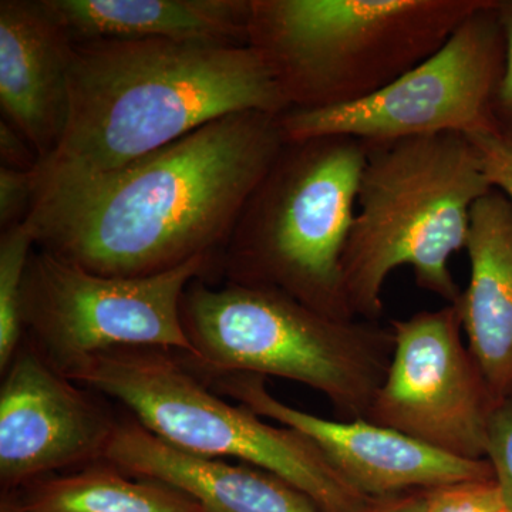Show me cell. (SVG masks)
Returning <instances> with one entry per match:
<instances>
[{
  "instance_id": "6da1fadb",
  "label": "cell",
  "mask_w": 512,
  "mask_h": 512,
  "mask_svg": "<svg viewBox=\"0 0 512 512\" xmlns=\"http://www.w3.org/2000/svg\"><path fill=\"white\" fill-rule=\"evenodd\" d=\"M285 141L278 116L211 121L114 173L33 202L36 247L104 276L144 278L221 258Z\"/></svg>"
},
{
  "instance_id": "7a4b0ae2",
  "label": "cell",
  "mask_w": 512,
  "mask_h": 512,
  "mask_svg": "<svg viewBox=\"0 0 512 512\" xmlns=\"http://www.w3.org/2000/svg\"><path fill=\"white\" fill-rule=\"evenodd\" d=\"M286 110L264 60L249 46L74 45L69 117L59 146L33 170L35 201L119 171L229 114Z\"/></svg>"
},
{
  "instance_id": "3957f363",
  "label": "cell",
  "mask_w": 512,
  "mask_h": 512,
  "mask_svg": "<svg viewBox=\"0 0 512 512\" xmlns=\"http://www.w3.org/2000/svg\"><path fill=\"white\" fill-rule=\"evenodd\" d=\"M491 190L466 134L367 144L342 259L352 315L382 320L384 284L403 265L413 269L423 291L457 305L463 291L448 259L466 249L471 210Z\"/></svg>"
},
{
  "instance_id": "277c9868",
  "label": "cell",
  "mask_w": 512,
  "mask_h": 512,
  "mask_svg": "<svg viewBox=\"0 0 512 512\" xmlns=\"http://www.w3.org/2000/svg\"><path fill=\"white\" fill-rule=\"evenodd\" d=\"M181 319L194 350L183 357L202 379L282 377L323 394L342 420L366 419L394 352L382 320L332 318L265 286L194 279Z\"/></svg>"
},
{
  "instance_id": "5b68a950",
  "label": "cell",
  "mask_w": 512,
  "mask_h": 512,
  "mask_svg": "<svg viewBox=\"0 0 512 512\" xmlns=\"http://www.w3.org/2000/svg\"><path fill=\"white\" fill-rule=\"evenodd\" d=\"M485 0H251L248 46L288 110L349 106L429 59Z\"/></svg>"
},
{
  "instance_id": "8992f818",
  "label": "cell",
  "mask_w": 512,
  "mask_h": 512,
  "mask_svg": "<svg viewBox=\"0 0 512 512\" xmlns=\"http://www.w3.org/2000/svg\"><path fill=\"white\" fill-rule=\"evenodd\" d=\"M367 144L328 136L285 143L242 210L221 258L228 282L265 286L338 319H356L342 259Z\"/></svg>"
},
{
  "instance_id": "52a82bcc",
  "label": "cell",
  "mask_w": 512,
  "mask_h": 512,
  "mask_svg": "<svg viewBox=\"0 0 512 512\" xmlns=\"http://www.w3.org/2000/svg\"><path fill=\"white\" fill-rule=\"evenodd\" d=\"M80 386L123 404L144 429L184 453L234 458L284 478L323 512H363L357 491L309 437L272 426L215 393L173 350L127 346L97 353L64 370Z\"/></svg>"
},
{
  "instance_id": "ba28073f",
  "label": "cell",
  "mask_w": 512,
  "mask_h": 512,
  "mask_svg": "<svg viewBox=\"0 0 512 512\" xmlns=\"http://www.w3.org/2000/svg\"><path fill=\"white\" fill-rule=\"evenodd\" d=\"M218 268L198 258L144 278L94 274L37 248L23 286L25 340L60 373L87 357L127 346L192 356L181 301L194 279Z\"/></svg>"
},
{
  "instance_id": "9c48e42d",
  "label": "cell",
  "mask_w": 512,
  "mask_h": 512,
  "mask_svg": "<svg viewBox=\"0 0 512 512\" xmlns=\"http://www.w3.org/2000/svg\"><path fill=\"white\" fill-rule=\"evenodd\" d=\"M504 69L497 0H485L434 55L380 92L349 106L286 110L279 128L285 143L343 136L367 144L497 130L493 104Z\"/></svg>"
},
{
  "instance_id": "30bf717a",
  "label": "cell",
  "mask_w": 512,
  "mask_h": 512,
  "mask_svg": "<svg viewBox=\"0 0 512 512\" xmlns=\"http://www.w3.org/2000/svg\"><path fill=\"white\" fill-rule=\"evenodd\" d=\"M392 363L367 421L461 460H485L501 400L464 345L457 305L390 320Z\"/></svg>"
},
{
  "instance_id": "8fae6325",
  "label": "cell",
  "mask_w": 512,
  "mask_h": 512,
  "mask_svg": "<svg viewBox=\"0 0 512 512\" xmlns=\"http://www.w3.org/2000/svg\"><path fill=\"white\" fill-rule=\"evenodd\" d=\"M0 484L18 493L60 470L103 461L117 420L23 339L2 373Z\"/></svg>"
},
{
  "instance_id": "7c38bea8",
  "label": "cell",
  "mask_w": 512,
  "mask_h": 512,
  "mask_svg": "<svg viewBox=\"0 0 512 512\" xmlns=\"http://www.w3.org/2000/svg\"><path fill=\"white\" fill-rule=\"evenodd\" d=\"M204 380L215 393L231 397L262 419L305 434L357 491L372 500L495 478L487 458L461 460L367 420H328L295 409L272 396L264 376L234 373Z\"/></svg>"
},
{
  "instance_id": "4fadbf2b",
  "label": "cell",
  "mask_w": 512,
  "mask_h": 512,
  "mask_svg": "<svg viewBox=\"0 0 512 512\" xmlns=\"http://www.w3.org/2000/svg\"><path fill=\"white\" fill-rule=\"evenodd\" d=\"M73 42L43 0L0 2V107L3 120L40 161L62 140L69 117Z\"/></svg>"
},
{
  "instance_id": "5bb4252c",
  "label": "cell",
  "mask_w": 512,
  "mask_h": 512,
  "mask_svg": "<svg viewBox=\"0 0 512 512\" xmlns=\"http://www.w3.org/2000/svg\"><path fill=\"white\" fill-rule=\"evenodd\" d=\"M103 461L178 488L205 512H323L284 478L249 464L184 453L131 416L117 420Z\"/></svg>"
},
{
  "instance_id": "9a60e30c",
  "label": "cell",
  "mask_w": 512,
  "mask_h": 512,
  "mask_svg": "<svg viewBox=\"0 0 512 512\" xmlns=\"http://www.w3.org/2000/svg\"><path fill=\"white\" fill-rule=\"evenodd\" d=\"M470 281L458 301L468 349L500 400L512 397V204L498 190L471 210Z\"/></svg>"
},
{
  "instance_id": "2e32d148",
  "label": "cell",
  "mask_w": 512,
  "mask_h": 512,
  "mask_svg": "<svg viewBox=\"0 0 512 512\" xmlns=\"http://www.w3.org/2000/svg\"><path fill=\"white\" fill-rule=\"evenodd\" d=\"M73 45L171 40L248 46L251 0H43Z\"/></svg>"
},
{
  "instance_id": "e0dca14e",
  "label": "cell",
  "mask_w": 512,
  "mask_h": 512,
  "mask_svg": "<svg viewBox=\"0 0 512 512\" xmlns=\"http://www.w3.org/2000/svg\"><path fill=\"white\" fill-rule=\"evenodd\" d=\"M28 512H205L178 488L107 463L50 476L18 491Z\"/></svg>"
},
{
  "instance_id": "ac0fdd59",
  "label": "cell",
  "mask_w": 512,
  "mask_h": 512,
  "mask_svg": "<svg viewBox=\"0 0 512 512\" xmlns=\"http://www.w3.org/2000/svg\"><path fill=\"white\" fill-rule=\"evenodd\" d=\"M36 241L25 221L0 235V370L8 369L25 339L22 305L26 271Z\"/></svg>"
},
{
  "instance_id": "d6986e66",
  "label": "cell",
  "mask_w": 512,
  "mask_h": 512,
  "mask_svg": "<svg viewBox=\"0 0 512 512\" xmlns=\"http://www.w3.org/2000/svg\"><path fill=\"white\" fill-rule=\"evenodd\" d=\"M504 507L500 488L493 478L431 488L424 512H500Z\"/></svg>"
},
{
  "instance_id": "ffe728a7",
  "label": "cell",
  "mask_w": 512,
  "mask_h": 512,
  "mask_svg": "<svg viewBox=\"0 0 512 512\" xmlns=\"http://www.w3.org/2000/svg\"><path fill=\"white\" fill-rule=\"evenodd\" d=\"M487 458L507 510L512 511V397L501 400L488 426Z\"/></svg>"
},
{
  "instance_id": "44dd1931",
  "label": "cell",
  "mask_w": 512,
  "mask_h": 512,
  "mask_svg": "<svg viewBox=\"0 0 512 512\" xmlns=\"http://www.w3.org/2000/svg\"><path fill=\"white\" fill-rule=\"evenodd\" d=\"M476 148L481 167L493 190L503 192L512 204V140L497 130L467 134Z\"/></svg>"
},
{
  "instance_id": "7402d4cb",
  "label": "cell",
  "mask_w": 512,
  "mask_h": 512,
  "mask_svg": "<svg viewBox=\"0 0 512 512\" xmlns=\"http://www.w3.org/2000/svg\"><path fill=\"white\" fill-rule=\"evenodd\" d=\"M35 173L0 165V227L2 231L28 218L35 201Z\"/></svg>"
},
{
  "instance_id": "603a6c76",
  "label": "cell",
  "mask_w": 512,
  "mask_h": 512,
  "mask_svg": "<svg viewBox=\"0 0 512 512\" xmlns=\"http://www.w3.org/2000/svg\"><path fill=\"white\" fill-rule=\"evenodd\" d=\"M498 18L505 37V69L493 104L498 133L512 140V0H497Z\"/></svg>"
},
{
  "instance_id": "cb8c5ba5",
  "label": "cell",
  "mask_w": 512,
  "mask_h": 512,
  "mask_svg": "<svg viewBox=\"0 0 512 512\" xmlns=\"http://www.w3.org/2000/svg\"><path fill=\"white\" fill-rule=\"evenodd\" d=\"M0 158L2 167L18 171H33L40 156L28 138L6 120H0Z\"/></svg>"
},
{
  "instance_id": "d4e9b609",
  "label": "cell",
  "mask_w": 512,
  "mask_h": 512,
  "mask_svg": "<svg viewBox=\"0 0 512 512\" xmlns=\"http://www.w3.org/2000/svg\"><path fill=\"white\" fill-rule=\"evenodd\" d=\"M429 490H414L409 493L376 498L363 512H424Z\"/></svg>"
},
{
  "instance_id": "484cf974",
  "label": "cell",
  "mask_w": 512,
  "mask_h": 512,
  "mask_svg": "<svg viewBox=\"0 0 512 512\" xmlns=\"http://www.w3.org/2000/svg\"><path fill=\"white\" fill-rule=\"evenodd\" d=\"M0 512H28L20 503L18 494L16 493H3L2 500H0Z\"/></svg>"
},
{
  "instance_id": "4316f807",
  "label": "cell",
  "mask_w": 512,
  "mask_h": 512,
  "mask_svg": "<svg viewBox=\"0 0 512 512\" xmlns=\"http://www.w3.org/2000/svg\"><path fill=\"white\" fill-rule=\"evenodd\" d=\"M500 512H512V511L507 510V508L504 507L503 510H501Z\"/></svg>"
}]
</instances>
